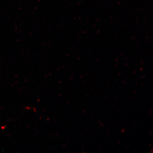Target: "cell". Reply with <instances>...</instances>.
<instances>
[]
</instances>
